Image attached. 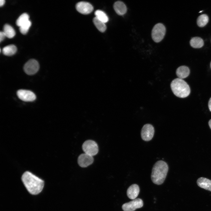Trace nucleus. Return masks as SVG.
<instances>
[{
	"mask_svg": "<svg viewBox=\"0 0 211 211\" xmlns=\"http://www.w3.org/2000/svg\"><path fill=\"white\" fill-rule=\"evenodd\" d=\"M22 181L28 191L33 195H37L42 190L44 182L31 172L26 171L23 174Z\"/></svg>",
	"mask_w": 211,
	"mask_h": 211,
	"instance_id": "nucleus-1",
	"label": "nucleus"
},
{
	"mask_svg": "<svg viewBox=\"0 0 211 211\" xmlns=\"http://www.w3.org/2000/svg\"><path fill=\"white\" fill-rule=\"evenodd\" d=\"M168 170V166L165 162L162 160L157 161L152 169L151 179L152 182L157 185L162 184L166 178Z\"/></svg>",
	"mask_w": 211,
	"mask_h": 211,
	"instance_id": "nucleus-2",
	"label": "nucleus"
},
{
	"mask_svg": "<svg viewBox=\"0 0 211 211\" xmlns=\"http://www.w3.org/2000/svg\"><path fill=\"white\" fill-rule=\"evenodd\" d=\"M170 86L173 94L180 98L187 97L190 92V88L187 83L183 79L179 78L173 79L171 83Z\"/></svg>",
	"mask_w": 211,
	"mask_h": 211,
	"instance_id": "nucleus-3",
	"label": "nucleus"
},
{
	"mask_svg": "<svg viewBox=\"0 0 211 211\" xmlns=\"http://www.w3.org/2000/svg\"><path fill=\"white\" fill-rule=\"evenodd\" d=\"M166 32V28L162 23H158L155 25L152 31V38L156 42H159L164 38Z\"/></svg>",
	"mask_w": 211,
	"mask_h": 211,
	"instance_id": "nucleus-4",
	"label": "nucleus"
},
{
	"mask_svg": "<svg viewBox=\"0 0 211 211\" xmlns=\"http://www.w3.org/2000/svg\"><path fill=\"white\" fill-rule=\"evenodd\" d=\"M82 149L85 153L92 156L96 155L98 151L97 143L92 140H88L84 142L82 144Z\"/></svg>",
	"mask_w": 211,
	"mask_h": 211,
	"instance_id": "nucleus-5",
	"label": "nucleus"
},
{
	"mask_svg": "<svg viewBox=\"0 0 211 211\" xmlns=\"http://www.w3.org/2000/svg\"><path fill=\"white\" fill-rule=\"evenodd\" d=\"M154 133L153 126L149 124H146L142 127L141 132L142 139L145 141L151 140L153 138Z\"/></svg>",
	"mask_w": 211,
	"mask_h": 211,
	"instance_id": "nucleus-6",
	"label": "nucleus"
},
{
	"mask_svg": "<svg viewBox=\"0 0 211 211\" xmlns=\"http://www.w3.org/2000/svg\"><path fill=\"white\" fill-rule=\"evenodd\" d=\"M143 205L142 200L138 198L124 204L122 207L124 211H134L137 209L142 207Z\"/></svg>",
	"mask_w": 211,
	"mask_h": 211,
	"instance_id": "nucleus-7",
	"label": "nucleus"
},
{
	"mask_svg": "<svg viewBox=\"0 0 211 211\" xmlns=\"http://www.w3.org/2000/svg\"><path fill=\"white\" fill-rule=\"evenodd\" d=\"M39 69V63L34 59L28 60L25 64L23 67L25 72L29 75L35 74L38 71Z\"/></svg>",
	"mask_w": 211,
	"mask_h": 211,
	"instance_id": "nucleus-8",
	"label": "nucleus"
},
{
	"mask_svg": "<svg viewBox=\"0 0 211 211\" xmlns=\"http://www.w3.org/2000/svg\"><path fill=\"white\" fill-rule=\"evenodd\" d=\"M17 94L20 99L24 101H33L36 98V96L34 93L29 90H19L17 91Z\"/></svg>",
	"mask_w": 211,
	"mask_h": 211,
	"instance_id": "nucleus-9",
	"label": "nucleus"
},
{
	"mask_svg": "<svg viewBox=\"0 0 211 211\" xmlns=\"http://www.w3.org/2000/svg\"><path fill=\"white\" fill-rule=\"evenodd\" d=\"M75 6L76 10L83 14H89L93 9V7L91 4L85 1L79 2L76 4Z\"/></svg>",
	"mask_w": 211,
	"mask_h": 211,
	"instance_id": "nucleus-10",
	"label": "nucleus"
},
{
	"mask_svg": "<svg viewBox=\"0 0 211 211\" xmlns=\"http://www.w3.org/2000/svg\"><path fill=\"white\" fill-rule=\"evenodd\" d=\"M94 159L91 156L86 153L80 154L78 158V163L79 165L83 168L87 167L93 162Z\"/></svg>",
	"mask_w": 211,
	"mask_h": 211,
	"instance_id": "nucleus-11",
	"label": "nucleus"
},
{
	"mask_svg": "<svg viewBox=\"0 0 211 211\" xmlns=\"http://www.w3.org/2000/svg\"><path fill=\"white\" fill-rule=\"evenodd\" d=\"M139 191V186L137 184H132L129 187L127 190V195L129 198L133 200L138 196Z\"/></svg>",
	"mask_w": 211,
	"mask_h": 211,
	"instance_id": "nucleus-12",
	"label": "nucleus"
},
{
	"mask_svg": "<svg viewBox=\"0 0 211 211\" xmlns=\"http://www.w3.org/2000/svg\"><path fill=\"white\" fill-rule=\"evenodd\" d=\"M113 7L116 13L119 15H123L127 11V8L126 5L121 1H118L115 2Z\"/></svg>",
	"mask_w": 211,
	"mask_h": 211,
	"instance_id": "nucleus-13",
	"label": "nucleus"
},
{
	"mask_svg": "<svg viewBox=\"0 0 211 211\" xmlns=\"http://www.w3.org/2000/svg\"><path fill=\"white\" fill-rule=\"evenodd\" d=\"M197 183L201 188L211 191V180L201 177L198 179Z\"/></svg>",
	"mask_w": 211,
	"mask_h": 211,
	"instance_id": "nucleus-14",
	"label": "nucleus"
},
{
	"mask_svg": "<svg viewBox=\"0 0 211 211\" xmlns=\"http://www.w3.org/2000/svg\"><path fill=\"white\" fill-rule=\"evenodd\" d=\"M190 70L187 66H182L178 67L176 69V74L179 78L183 79L188 76Z\"/></svg>",
	"mask_w": 211,
	"mask_h": 211,
	"instance_id": "nucleus-15",
	"label": "nucleus"
},
{
	"mask_svg": "<svg viewBox=\"0 0 211 211\" xmlns=\"http://www.w3.org/2000/svg\"><path fill=\"white\" fill-rule=\"evenodd\" d=\"M17 49L14 45H9L4 47L2 50V52L4 55L10 56L14 55L16 52Z\"/></svg>",
	"mask_w": 211,
	"mask_h": 211,
	"instance_id": "nucleus-16",
	"label": "nucleus"
},
{
	"mask_svg": "<svg viewBox=\"0 0 211 211\" xmlns=\"http://www.w3.org/2000/svg\"><path fill=\"white\" fill-rule=\"evenodd\" d=\"M190 44L194 48H200L204 45V41L201 38L195 37L192 38L190 41Z\"/></svg>",
	"mask_w": 211,
	"mask_h": 211,
	"instance_id": "nucleus-17",
	"label": "nucleus"
},
{
	"mask_svg": "<svg viewBox=\"0 0 211 211\" xmlns=\"http://www.w3.org/2000/svg\"><path fill=\"white\" fill-rule=\"evenodd\" d=\"M3 28V32L6 37L8 38H12L15 35L16 32L13 28L10 25L6 24L4 25Z\"/></svg>",
	"mask_w": 211,
	"mask_h": 211,
	"instance_id": "nucleus-18",
	"label": "nucleus"
},
{
	"mask_svg": "<svg viewBox=\"0 0 211 211\" xmlns=\"http://www.w3.org/2000/svg\"><path fill=\"white\" fill-rule=\"evenodd\" d=\"M93 22L97 29L101 32H104L106 29L105 23L100 21L96 17L93 19Z\"/></svg>",
	"mask_w": 211,
	"mask_h": 211,
	"instance_id": "nucleus-19",
	"label": "nucleus"
},
{
	"mask_svg": "<svg viewBox=\"0 0 211 211\" xmlns=\"http://www.w3.org/2000/svg\"><path fill=\"white\" fill-rule=\"evenodd\" d=\"M209 18L206 14L200 15L198 17L197 23L198 25L200 27L205 26L208 22Z\"/></svg>",
	"mask_w": 211,
	"mask_h": 211,
	"instance_id": "nucleus-20",
	"label": "nucleus"
},
{
	"mask_svg": "<svg viewBox=\"0 0 211 211\" xmlns=\"http://www.w3.org/2000/svg\"><path fill=\"white\" fill-rule=\"evenodd\" d=\"M95 15L96 17L105 23L108 21L109 19L108 16L105 12L101 10H96L95 12Z\"/></svg>",
	"mask_w": 211,
	"mask_h": 211,
	"instance_id": "nucleus-21",
	"label": "nucleus"
},
{
	"mask_svg": "<svg viewBox=\"0 0 211 211\" xmlns=\"http://www.w3.org/2000/svg\"><path fill=\"white\" fill-rule=\"evenodd\" d=\"M29 16L26 13H24L21 15L16 21V24L20 27L22 25L29 20Z\"/></svg>",
	"mask_w": 211,
	"mask_h": 211,
	"instance_id": "nucleus-22",
	"label": "nucleus"
},
{
	"mask_svg": "<svg viewBox=\"0 0 211 211\" xmlns=\"http://www.w3.org/2000/svg\"><path fill=\"white\" fill-rule=\"evenodd\" d=\"M31 24V22L29 20L19 27V30L21 33L23 34H26L30 27Z\"/></svg>",
	"mask_w": 211,
	"mask_h": 211,
	"instance_id": "nucleus-23",
	"label": "nucleus"
},
{
	"mask_svg": "<svg viewBox=\"0 0 211 211\" xmlns=\"http://www.w3.org/2000/svg\"><path fill=\"white\" fill-rule=\"evenodd\" d=\"M6 37L4 32L3 31H1L0 32V42H1Z\"/></svg>",
	"mask_w": 211,
	"mask_h": 211,
	"instance_id": "nucleus-24",
	"label": "nucleus"
},
{
	"mask_svg": "<svg viewBox=\"0 0 211 211\" xmlns=\"http://www.w3.org/2000/svg\"><path fill=\"white\" fill-rule=\"evenodd\" d=\"M208 106L211 112V98H210L209 101Z\"/></svg>",
	"mask_w": 211,
	"mask_h": 211,
	"instance_id": "nucleus-25",
	"label": "nucleus"
},
{
	"mask_svg": "<svg viewBox=\"0 0 211 211\" xmlns=\"http://www.w3.org/2000/svg\"><path fill=\"white\" fill-rule=\"evenodd\" d=\"M5 3V1L4 0H0V6H2Z\"/></svg>",
	"mask_w": 211,
	"mask_h": 211,
	"instance_id": "nucleus-26",
	"label": "nucleus"
},
{
	"mask_svg": "<svg viewBox=\"0 0 211 211\" xmlns=\"http://www.w3.org/2000/svg\"><path fill=\"white\" fill-rule=\"evenodd\" d=\"M209 125L211 129V119H210L208 122Z\"/></svg>",
	"mask_w": 211,
	"mask_h": 211,
	"instance_id": "nucleus-27",
	"label": "nucleus"
},
{
	"mask_svg": "<svg viewBox=\"0 0 211 211\" xmlns=\"http://www.w3.org/2000/svg\"><path fill=\"white\" fill-rule=\"evenodd\" d=\"M210 67H211V63H210Z\"/></svg>",
	"mask_w": 211,
	"mask_h": 211,
	"instance_id": "nucleus-28",
	"label": "nucleus"
}]
</instances>
